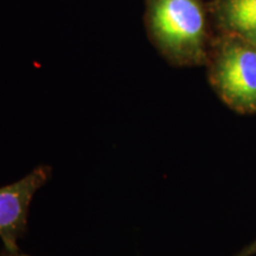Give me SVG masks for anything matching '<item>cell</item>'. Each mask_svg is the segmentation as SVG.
Returning <instances> with one entry per match:
<instances>
[{"label": "cell", "instance_id": "obj_1", "mask_svg": "<svg viewBox=\"0 0 256 256\" xmlns=\"http://www.w3.org/2000/svg\"><path fill=\"white\" fill-rule=\"evenodd\" d=\"M145 23L156 48L172 62L204 58L206 19L200 0H145Z\"/></svg>", "mask_w": 256, "mask_h": 256}, {"label": "cell", "instance_id": "obj_2", "mask_svg": "<svg viewBox=\"0 0 256 256\" xmlns=\"http://www.w3.org/2000/svg\"><path fill=\"white\" fill-rule=\"evenodd\" d=\"M214 84L222 98L240 112L256 110V48L224 46L212 68Z\"/></svg>", "mask_w": 256, "mask_h": 256}, {"label": "cell", "instance_id": "obj_3", "mask_svg": "<svg viewBox=\"0 0 256 256\" xmlns=\"http://www.w3.org/2000/svg\"><path fill=\"white\" fill-rule=\"evenodd\" d=\"M51 174L49 166L42 165L26 177L8 186L0 188V238L5 249L17 250V241L26 230L31 200Z\"/></svg>", "mask_w": 256, "mask_h": 256}, {"label": "cell", "instance_id": "obj_4", "mask_svg": "<svg viewBox=\"0 0 256 256\" xmlns=\"http://www.w3.org/2000/svg\"><path fill=\"white\" fill-rule=\"evenodd\" d=\"M222 12L232 30L256 42V0H224Z\"/></svg>", "mask_w": 256, "mask_h": 256}, {"label": "cell", "instance_id": "obj_5", "mask_svg": "<svg viewBox=\"0 0 256 256\" xmlns=\"http://www.w3.org/2000/svg\"><path fill=\"white\" fill-rule=\"evenodd\" d=\"M256 255V240L254 242H252L250 244L247 246L246 248H243L241 252H238L235 256H255Z\"/></svg>", "mask_w": 256, "mask_h": 256}, {"label": "cell", "instance_id": "obj_6", "mask_svg": "<svg viewBox=\"0 0 256 256\" xmlns=\"http://www.w3.org/2000/svg\"><path fill=\"white\" fill-rule=\"evenodd\" d=\"M0 256H28V255L20 252V250H19V249H17V250H8V249H5L4 248V250L2 252V254H0Z\"/></svg>", "mask_w": 256, "mask_h": 256}]
</instances>
